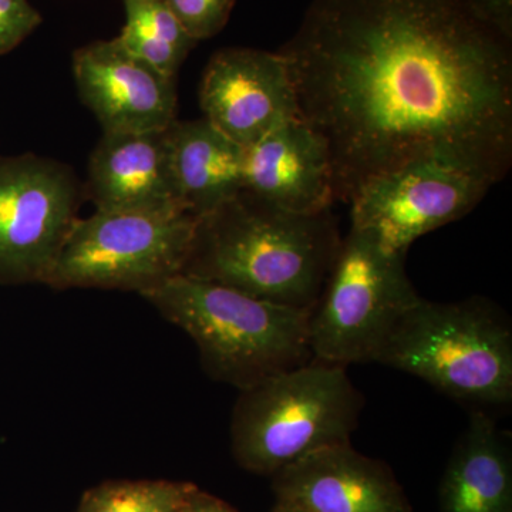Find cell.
Wrapping results in <instances>:
<instances>
[{
    "label": "cell",
    "instance_id": "cell-1",
    "mask_svg": "<svg viewBox=\"0 0 512 512\" xmlns=\"http://www.w3.org/2000/svg\"><path fill=\"white\" fill-rule=\"evenodd\" d=\"M335 200L417 160L495 185L512 164V39L467 0H312L279 50Z\"/></svg>",
    "mask_w": 512,
    "mask_h": 512
},
{
    "label": "cell",
    "instance_id": "cell-2",
    "mask_svg": "<svg viewBox=\"0 0 512 512\" xmlns=\"http://www.w3.org/2000/svg\"><path fill=\"white\" fill-rule=\"evenodd\" d=\"M340 242L332 210L295 214L241 191L198 218L181 275L311 311Z\"/></svg>",
    "mask_w": 512,
    "mask_h": 512
},
{
    "label": "cell",
    "instance_id": "cell-3",
    "mask_svg": "<svg viewBox=\"0 0 512 512\" xmlns=\"http://www.w3.org/2000/svg\"><path fill=\"white\" fill-rule=\"evenodd\" d=\"M140 296L190 336L211 379L238 390L312 360L311 311L181 274Z\"/></svg>",
    "mask_w": 512,
    "mask_h": 512
},
{
    "label": "cell",
    "instance_id": "cell-4",
    "mask_svg": "<svg viewBox=\"0 0 512 512\" xmlns=\"http://www.w3.org/2000/svg\"><path fill=\"white\" fill-rule=\"evenodd\" d=\"M375 363L488 413L512 402L511 320L484 296L458 302L420 298L394 326Z\"/></svg>",
    "mask_w": 512,
    "mask_h": 512
},
{
    "label": "cell",
    "instance_id": "cell-5",
    "mask_svg": "<svg viewBox=\"0 0 512 512\" xmlns=\"http://www.w3.org/2000/svg\"><path fill=\"white\" fill-rule=\"evenodd\" d=\"M363 406L345 366L312 359L239 390L232 454L245 470L274 476L312 451L348 443Z\"/></svg>",
    "mask_w": 512,
    "mask_h": 512
},
{
    "label": "cell",
    "instance_id": "cell-6",
    "mask_svg": "<svg viewBox=\"0 0 512 512\" xmlns=\"http://www.w3.org/2000/svg\"><path fill=\"white\" fill-rule=\"evenodd\" d=\"M420 298L406 255L350 227L309 313L312 359L345 367L375 363L394 326Z\"/></svg>",
    "mask_w": 512,
    "mask_h": 512
},
{
    "label": "cell",
    "instance_id": "cell-7",
    "mask_svg": "<svg viewBox=\"0 0 512 512\" xmlns=\"http://www.w3.org/2000/svg\"><path fill=\"white\" fill-rule=\"evenodd\" d=\"M197 218L178 204L79 218L43 285L138 295L183 272Z\"/></svg>",
    "mask_w": 512,
    "mask_h": 512
},
{
    "label": "cell",
    "instance_id": "cell-8",
    "mask_svg": "<svg viewBox=\"0 0 512 512\" xmlns=\"http://www.w3.org/2000/svg\"><path fill=\"white\" fill-rule=\"evenodd\" d=\"M83 184L70 165L0 156V284H43L79 220Z\"/></svg>",
    "mask_w": 512,
    "mask_h": 512
},
{
    "label": "cell",
    "instance_id": "cell-9",
    "mask_svg": "<svg viewBox=\"0 0 512 512\" xmlns=\"http://www.w3.org/2000/svg\"><path fill=\"white\" fill-rule=\"evenodd\" d=\"M494 185L441 160H417L367 180L350 204V227L370 232L389 251L407 254L414 241L461 220Z\"/></svg>",
    "mask_w": 512,
    "mask_h": 512
},
{
    "label": "cell",
    "instance_id": "cell-10",
    "mask_svg": "<svg viewBox=\"0 0 512 512\" xmlns=\"http://www.w3.org/2000/svg\"><path fill=\"white\" fill-rule=\"evenodd\" d=\"M204 119L242 148L299 117L291 70L279 52L227 47L205 67L200 86Z\"/></svg>",
    "mask_w": 512,
    "mask_h": 512
},
{
    "label": "cell",
    "instance_id": "cell-11",
    "mask_svg": "<svg viewBox=\"0 0 512 512\" xmlns=\"http://www.w3.org/2000/svg\"><path fill=\"white\" fill-rule=\"evenodd\" d=\"M74 83L103 133L163 130L177 120L175 79L131 55L119 40H97L73 53Z\"/></svg>",
    "mask_w": 512,
    "mask_h": 512
},
{
    "label": "cell",
    "instance_id": "cell-12",
    "mask_svg": "<svg viewBox=\"0 0 512 512\" xmlns=\"http://www.w3.org/2000/svg\"><path fill=\"white\" fill-rule=\"evenodd\" d=\"M272 477L276 503L305 512H412L393 471L350 441L312 451Z\"/></svg>",
    "mask_w": 512,
    "mask_h": 512
},
{
    "label": "cell",
    "instance_id": "cell-13",
    "mask_svg": "<svg viewBox=\"0 0 512 512\" xmlns=\"http://www.w3.org/2000/svg\"><path fill=\"white\" fill-rule=\"evenodd\" d=\"M242 191L295 214L332 210L328 143L301 117L286 121L244 148Z\"/></svg>",
    "mask_w": 512,
    "mask_h": 512
},
{
    "label": "cell",
    "instance_id": "cell-14",
    "mask_svg": "<svg viewBox=\"0 0 512 512\" xmlns=\"http://www.w3.org/2000/svg\"><path fill=\"white\" fill-rule=\"evenodd\" d=\"M168 128L103 133L90 156L87 181L83 184L84 198L93 202L96 211L178 204Z\"/></svg>",
    "mask_w": 512,
    "mask_h": 512
},
{
    "label": "cell",
    "instance_id": "cell-15",
    "mask_svg": "<svg viewBox=\"0 0 512 512\" xmlns=\"http://www.w3.org/2000/svg\"><path fill=\"white\" fill-rule=\"evenodd\" d=\"M441 512H512L510 434L473 410L440 485Z\"/></svg>",
    "mask_w": 512,
    "mask_h": 512
},
{
    "label": "cell",
    "instance_id": "cell-16",
    "mask_svg": "<svg viewBox=\"0 0 512 512\" xmlns=\"http://www.w3.org/2000/svg\"><path fill=\"white\" fill-rule=\"evenodd\" d=\"M168 137L175 197L197 220L242 191L244 148L210 121L175 120Z\"/></svg>",
    "mask_w": 512,
    "mask_h": 512
},
{
    "label": "cell",
    "instance_id": "cell-17",
    "mask_svg": "<svg viewBox=\"0 0 512 512\" xmlns=\"http://www.w3.org/2000/svg\"><path fill=\"white\" fill-rule=\"evenodd\" d=\"M126 25L117 40L131 55L177 79L181 66L198 42L187 32L164 0H124Z\"/></svg>",
    "mask_w": 512,
    "mask_h": 512
},
{
    "label": "cell",
    "instance_id": "cell-18",
    "mask_svg": "<svg viewBox=\"0 0 512 512\" xmlns=\"http://www.w3.org/2000/svg\"><path fill=\"white\" fill-rule=\"evenodd\" d=\"M194 488L165 480L109 481L87 491L76 512H178Z\"/></svg>",
    "mask_w": 512,
    "mask_h": 512
},
{
    "label": "cell",
    "instance_id": "cell-19",
    "mask_svg": "<svg viewBox=\"0 0 512 512\" xmlns=\"http://www.w3.org/2000/svg\"><path fill=\"white\" fill-rule=\"evenodd\" d=\"M235 2L237 0H164L195 42L218 35L227 25Z\"/></svg>",
    "mask_w": 512,
    "mask_h": 512
},
{
    "label": "cell",
    "instance_id": "cell-20",
    "mask_svg": "<svg viewBox=\"0 0 512 512\" xmlns=\"http://www.w3.org/2000/svg\"><path fill=\"white\" fill-rule=\"evenodd\" d=\"M40 23L42 16L29 0H0V56L15 50Z\"/></svg>",
    "mask_w": 512,
    "mask_h": 512
},
{
    "label": "cell",
    "instance_id": "cell-21",
    "mask_svg": "<svg viewBox=\"0 0 512 512\" xmlns=\"http://www.w3.org/2000/svg\"><path fill=\"white\" fill-rule=\"evenodd\" d=\"M485 22L512 39V0H467Z\"/></svg>",
    "mask_w": 512,
    "mask_h": 512
},
{
    "label": "cell",
    "instance_id": "cell-22",
    "mask_svg": "<svg viewBox=\"0 0 512 512\" xmlns=\"http://www.w3.org/2000/svg\"><path fill=\"white\" fill-rule=\"evenodd\" d=\"M178 512H237L231 505L207 493H202L197 487L188 495L187 500Z\"/></svg>",
    "mask_w": 512,
    "mask_h": 512
},
{
    "label": "cell",
    "instance_id": "cell-23",
    "mask_svg": "<svg viewBox=\"0 0 512 512\" xmlns=\"http://www.w3.org/2000/svg\"><path fill=\"white\" fill-rule=\"evenodd\" d=\"M272 512H305V511L298 510V508L291 507V505L276 503L274 511H272Z\"/></svg>",
    "mask_w": 512,
    "mask_h": 512
}]
</instances>
